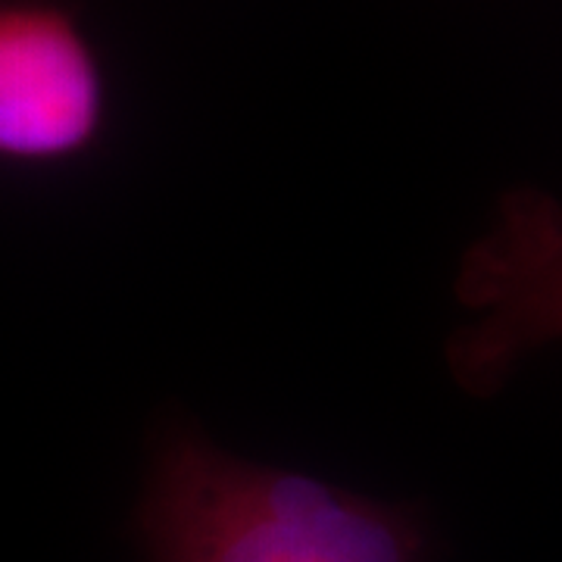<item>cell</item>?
<instances>
[{
	"mask_svg": "<svg viewBox=\"0 0 562 562\" xmlns=\"http://www.w3.org/2000/svg\"><path fill=\"white\" fill-rule=\"evenodd\" d=\"M147 562H428L419 506L222 450L184 413L154 431L135 506Z\"/></svg>",
	"mask_w": 562,
	"mask_h": 562,
	"instance_id": "6da1fadb",
	"label": "cell"
},
{
	"mask_svg": "<svg viewBox=\"0 0 562 562\" xmlns=\"http://www.w3.org/2000/svg\"><path fill=\"white\" fill-rule=\"evenodd\" d=\"M465 319L443 360L469 397H497L528 357L562 344V203L541 188L503 194L457 269Z\"/></svg>",
	"mask_w": 562,
	"mask_h": 562,
	"instance_id": "7a4b0ae2",
	"label": "cell"
},
{
	"mask_svg": "<svg viewBox=\"0 0 562 562\" xmlns=\"http://www.w3.org/2000/svg\"><path fill=\"white\" fill-rule=\"evenodd\" d=\"M110 85L79 10L0 0V162L63 166L101 144Z\"/></svg>",
	"mask_w": 562,
	"mask_h": 562,
	"instance_id": "3957f363",
	"label": "cell"
}]
</instances>
